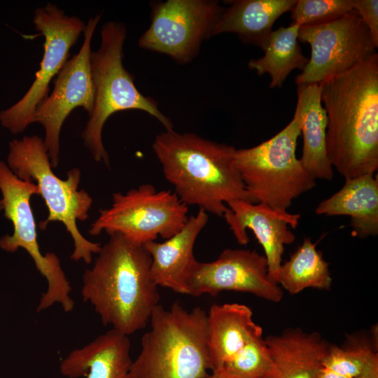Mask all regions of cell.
Masks as SVG:
<instances>
[{
    "label": "cell",
    "mask_w": 378,
    "mask_h": 378,
    "mask_svg": "<svg viewBox=\"0 0 378 378\" xmlns=\"http://www.w3.org/2000/svg\"><path fill=\"white\" fill-rule=\"evenodd\" d=\"M326 149L345 179L378 169V54L320 83Z\"/></svg>",
    "instance_id": "1"
},
{
    "label": "cell",
    "mask_w": 378,
    "mask_h": 378,
    "mask_svg": "<svg viewBox=\"0 0 378 378\" xmlns=\"http://www.w3.org/2000/svg\"><path fill=\"white\" fill-rule=\"evenodd\" d=\"M97 254L83 275V300L93 306L104 326L129 336L146 327L159 304L151 257L144 246L118 234L110 235Z\"/></svg>",
    "instance_id": "2"
},
{
    "label": "cell",
    "mask_w": 378,
    "mask_h": 378,
    "mask_svg": "<svg viewBox=\"0 0 378 378\" xmlns=\"http://www.w3.org/2000/svg\"><path fill=\"white\" fill-rule=\"evenodd\" d=\"M152 147L165 179L188 206L223 217L230 201L255 203L234 166V146L172 130L157 135Z\"/></svg>",
    "instance_id": "3"
},
{
    "label": "cell",
    "mask_w": 378,
    "mask_h": 378,
    "mask_svg": "<svg viewBox=\"0 0 378 378\" xmlns=\"http://www.w3.org/2000/svg\"><path fill=\"white\" fill-rule=\"evenodd\" d=\"M207 313L175 302L158 304L150 318V330L141 338L132 361L134 378H203L211 370L206 344Z\"/></svg>",
    "instance_id": "4"
},
{
    "label": "cell",
    "mask_w": 378,
    "mask_h": 378,
    "mask_svg": "<svg viewBox=\"0 0 378 378\" xmlns=\"http://www.w3.org/2000/svg\"><path fill=\"white\" fill-rule=\"evenodd\" d=\"M127 29L121 22L108 21L101 30V45L90 54V73L94 102L81 134L84 145L96 162L110 165L103 141L102 130L114 113L139 110L156 118L166 130H173L171 120L158 108L153 98L143 95L136 88L134 76L123 66V46Z\"/></svg>",
    "instance_id": "5"
},
{
    "label": "cell",
    "mask_w": 378,
    "mask_h": 378,
    "mask_svg": "<svg viewBox=\"0 0 378 378\" xmlns=\"http://www.w3.org/2000/svg\"><path fill=\"white\" fill-rule=\"evenodd\" d=\"M7 165L19 178L34 183L38 188L48 210L46 220L39 223L45 230L51 222L62 223L74 241L70 256L74 261L83 260L90 264L93 254L102 247L83 236L78 228V220H85L93 202L84 190H78L81 172L74 168L66 173V179H61L53 172L43 139L38 136H26L9 142Z\"/></svg>",
    "instance_id": "6"
},
{
    "label": "cell",
    "mask_w": 378,
    "mask_h": 378,
    "mask_svg": "<svg viewBox=\"0 0 378 378\" xmlns=\"http://www.w3.org/2000/svg\"><path fill=\"white\" fill-rule=\"evenodd\" d=\"M300 128L298 116L271 139L249 148L236 149L234 166L255 203L279 210L288 209L294 199L316 186L297 158Z\"/></svg>",
    "instance_id": "7"
},
{
    "label": "cell",
    "mask_w": 378,
    "mask_h": 378,
    "mask_svg": "<svg viewBox=\"0 0 378 378\" xmlns=\"http://www.w3.org/2000/svg\"><path fill=\"white\" fill-rule=\"evenodd\" d=\"M0 202L4 216L13 227L11 234L0 239V248L13 253L19 248L24 249L32 258L37 270L48 283V287L36 307L37 312L44 311L58 303L68 313L75 307L71 296L72 290L58 256L52 252H41L37 239L36 225L30 200L32 195H39L38 186L15 176L7 164L0 161Z\"/></svg>",
    "instance_id": "8"
},
{
    "label": "cell",
    "mask_w": 378,
    "mask_h": 378,
    "mask_svg": "<svg viewBox=\"0 0 378 378\" xmlns=\"http://www.w3.org/2000/svg\"><path fill=\"white\" fill-rule=\"evenodd\" d=\"M112 200L109 208L99 210L89 230L90 235L105 231L109 236L118 234L144 246L159 236L170 238L188 219V206L174 192L158 191L151 184H142L125 193H113Z\"/></svg>",
    "instance_id": "9"
},
{
    "label": "cell",
    "mask_w": 378,
    "mask_h": 378,
    "mask_svg": "<svg viewBox=\"0 0 378 378\" xmlns=\"http://www.w3.org/2000/svg\"><path fill=\"white\" fill-rule=\"evenodd\" d=\"M151 22L139 39L143 49L165 54L180 64L192 61L214 36L225 8L211 0H167L151 4Z\"/></svg>",
    "instance_id": "10"
},
{
    "label": "cell",
    "mask_w": 378,
    "mask_h": 378,
    "mask_svg": "<svg viewBox=\"0 0 378 378\" xmlns=\"http://www.w3.org/2000/svg\"><path fill=\"white\" fill-rule=\"evenodd\" d=\"M33 22L45 38L40 69L24 95L9 108L0 111V124L13 134L22 132L33 123L36 108L48 96L50 81L68 61L70 49L85 27L82 20L66 15L50 3L35 10Z\"/></svg>",
    "instance_id": "11"
},
{
    "label": "cell",
    "mask_w": 378,
    "mask_h": 378,
    "mask_svg": "<svg viewBox=\"0 0 378 378\" xmlns=\"http://www.w3.org/2000/svg\"><path fill=\"white\" fill-rule=\"evenodd\" d=\"M298 38L311 46V57L295 78L298 85L320 84L377 53L368 27L354 10L326 24L302 26Z\"/></svg>",
    "instance_id": "12"
},
{
    "label": "cell",
    "mask_w": 378,
    "mask_h": 378,
    "mask_svg": "<svg viewBox=\"0 0 378 378\" xmlns=\"http://www.w3.org/2000/svg\"><path fill=\"white\" fill-rule=\"evenodd\" d=\"M101 14L91 18L84 29L83 43L76 55L66 62L56 76L51 94L36 108L33 122L45 130L44 144L52 167L59 161V137L62 125L76 107L88 114L94 102V89L90 73L91 41Z\"/></svg>",
    "instance_id": "13"
},
{
    "label": "cell",
    "mask_w": 378,
    "mask_h": 378,
    "mask_svg": "<svg viewBox=\"0 0 378 378\" xmlns=\"http://www.w3.org/2000/svg\"><path fill=\"white\" fill-rule=\"evenodd\" d=\"M188 288V295L196 297H214L227 290L248 293L272 302L283 298L281 287L268 277L265 255L249 249L227 248L214 261L196 260Z\"/></svg>",
    "instance_id": "14"
},
{
    "label": "cell",
    "mask_w": 378,
    "mask_h": 378,
    "mask_svg": "<svg viewBox=\"0 0 378 378\" xmlns=\"http://www.w3.org/2000/svg\"><path fill=\"white\" fill-rule=\"evenodd\" d=\"M227 206L228 209L223 217L237 242L246 245L249 241L246 230L253 232L265 251L268 277L277 284L285 245L292 244L295 239L289 226L295 229L300 215L272 209L263 203L240 200L230 201Z\"/></svg>",
    "instance_id": "15"
},
{
    "label": "cell",
    "mask_w": 378,
    "mask_h": 378,
    "mask_svg": "<svg viewBox=\"0 0 378 378\" xmlns=\"http://www.w3.org/2000/svg\"><path fill=\"white\" fill-rule=\"evenodd\" d=\"M207 212L200 209L188 216L184 226L163 242L144 244L151 257L150 276L155 284L188 295V282L197 260L193 254L197 236L208 222Z\"/></svg>",
    "instance_id": "16"
},
{
    "label": "cell",
    "mask_w": 378,
    "mask_h": 378,
    "mask_svg": "<svg viewBox=\"0 0 378 378\" xmlns=\"http://www.w3.org/2000/svg\"><path fill=\"white\" fill-rule=\"evenodd\" d=\"M261 336L262 329L253 321L248 306L238 303L211 306L206 318L211 371L222 369Z\"/></svg>",
    "instance_id": "17"
},
{
    "label": "cell",
    "mask_w": 378,
    "mask_h": 378,
    "mask_svg": "<svg viewBox=\"0 0 378 378\" xmlns=\"http://www.w3.org/2000/svg\"><path fill=\"white\" fill-rule=\"evenodd\" d=\"M130 346L127 335L111 328L71 351L62 360L59 371L69 378H134Z\"/></svg>",
    "instance_id": "18"
},
{
    "label": "cell",
    "mask_w": 378,
    "mask_h": 378,
    "mask_svg": "<svg viewBox=\"0 0 378 378\" xmlns=\"http://www.w3.org/2000/svg\"><path fill=\"white\" fill-rule=\"evenodd\" d=\"M297 92L295 114L298 118L303 137L300 160L314 178L330 181L333 177V169L326 149L328 118L321 102V85H298Z\"/></svg>",
    "instance_id": "19"
},
{
    "label": "cell",
    "mask_w": 378,
    "mask_h": 378,
    "mask_svg": "<svg viewBox=\"0 0 378 378\" xmlns=\"http://www.w3.org/2000/svg\"><path fill=\"white\" fill-rule=\"evenodd\" d=\"M265 339L276 378H316L330 345L318 332L300 328Z\"/></svg>",
    "instance_id": "20"
},
{
    "label": "cell",
    "mask_w": 378,
    "mask_h": 378,
    "mask_svg": "<svg viewBox=\"0 0 378 378\" xmlns=\"http://www.w3.org/2000/svg\"><path fill=\"white\" fill-rule=\"evenodd\" d=\"M318 215L349 216L353 234L360 238L378 234V178L372 173L345 179L343 187L317 206Z\"/></svg>",
    "instance_id": "21"
},
{
    "label": "cell",
    "mask_w": 378,
    "mask_h": 378,
    "mask_svg": "<svg viewBox=\"0 0 378 378\" xmlns=\"http://www.w3.org/2000/svg\"><path fill=\"white\" fill-rule=\"evenodd\" d=\"M216 24L214 36L234 33L245 43L254 44L263 50L272 32L275 21L290 11L296 0H236L228 1Z\"/></svg>",
    "instance_id": "22"
},
{
    "label": "cell",
    "mask_w": 378,
    "mask_h": 378,
    "mask_svg": "<svg viewBox=\"0 0 378 378\" xmlns=\"http://www.w3.org/2000/svg\"><path fill=\"white\" fill-rule=\"evenodd\" d=\"M300 27L292 23L287 27L281 26L272 31L264 49L265 55L252 59L248 63L249 69L255 70L258 75L270 74L271 88H281L293 70L302 71L309 61L302 54L299 43Z\"/></svg>",
    "instance_id": "23"
},
{
    "label": "cell",
    "mask_w": 378,
    "mask_h": 378,
    "mask_svg": "<svg viewBox=\"0 0 378 378\" xmlns=\"http://www.w3.org/2000/svg\"><path fill=\"white\" fill-rule=\"evenodd\" d=\"M328 266L322 253L316 249V244L307 237L290 258L281 263L276 282L293 295L307 288L329 290L332 277Z\"/></svg>",
    "instance_id": "24"
},
{
    "label": "cell",
    "mask_w": 378,
    "mask_h": 378,
    "mask_svg": "<svg viewBox=\"0 0 378 378\" xmlns=\"http://www.w3.org/2000/svg\"><path fill=\"white\" fill-rule=\"evenodd\" d=\"M377 352V326L369 332L346 336L341 345L330 344L316 378H356Z\"/></svg>",
    "instance_id": "25"
},
{
    "label": "cell",
    "mask_w": 378,
    "mask_h": 378,
    "mask_svg": "<svg viewBox=\"0 0 378 378\" xmlns=\"http://www.w3.org/2000/svg\"><path fill=\"white\" fill-rule=\"evenodd\" d=\"M354 0H297L291 9L293 24L316 26L335 21L354 10Z\"/></svg>",
    "instance_id": "26"
},
{
    "label": "cell",
    "mask_w": 378,
    "mask_h": 378,
    "mask_svg": "<svg viewBox=\"0 0 378 378\" xmlns=\"http://www.w3.org/2000/svg\"><path fill=\"white\" fill-rule=\"evenodd\" d=\"M354 10L368 27L375 48L378 47V1L354 0Z\"/></svg>",
    "instance_id": "27"
},
{
    "label": "cell",
    "mask_w": 378,
    "mask_h": 378,
    "mask_svg": "<svg viewBox=\"0 0 378 378\" xmlns=\"http://www.w3.org/2000/svg\"><path fill=\"white\" fill-rule=\"evenodd\" d=\"M356 378H378V353L372 356L363 371Z\"/></svg>",
    "instance_id": "28"
},
{
    "label": "cell",
    "mask_w": 378,
    "mask_h": 378,
    "mask_svg": "<svg viewBox=\"0 0 378 378\" xmlns=\"http://www.w3.org/2000/svg\"><path fill=\"white\" fill-rule=\"evenodd\" d=\"M203 378H242L236 375L227 373L226 372L218 370L213 371L211 374H208Z\"/></svg>",
    "instance_id": "29"
},
{
    "label": "cell",
    "mask_w": 378,
    "mask_h": 378,
    "mask_svg": "<svg viewBox=\"0 0 378 378\" xmlns=\"http://www.w3.org/2000/svg\"><path fill=\"white\" fill-rule=\"evenodd\" d=\"M2 210V205H1V203L0 202V211Z\"/></svg>",
    "instance_id": "30"
}]
</instances>
